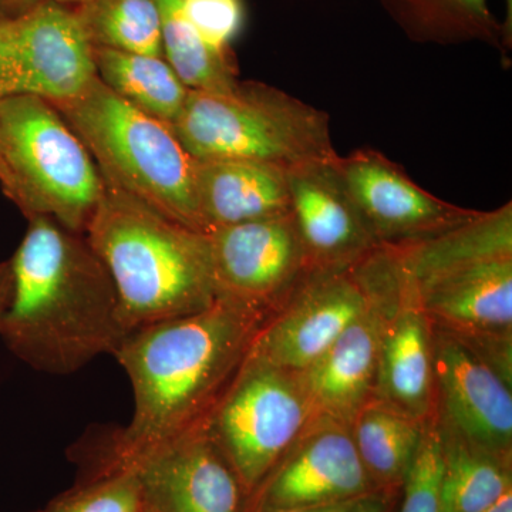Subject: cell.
<instances>
[{
    "mask_svg": "<svg viewBox=\"0 0 512 512\" xmlns=\"http://www.w3.org/2000/svg\"><path fill=\"white\" fill-rule=\"evenodd\" d=\"M433 370L441 426L512 460L511 383L464 340L434 326Z\"/></svg>",
    "mask_w": 512,
    "mask_h": 512,
    "instance_id": "obj_14",
    "label": "cell"
},
{
    "mask_svg": "<svg viewBox=\"0 0 512 512\" xmlns=\"http://www.w3.org/2000/svg\"><path fill=\"white\" fill-rule=\"evenodd\" d=\"M12 298V266L10 261L0 262V323L8 312Z\"/></svg>",
    "mask_w": 512,
    "mask_h": 512,
    "instance_id": "obj_30",
    "label": "cell"
},
{
    "mask_svg": "<svg viewBox=\"0 0 512 512\" xmlns=\"http://www.w3.org/2000/svg\"><path fill=\"white\" fill-rule=\"evenodd\" d=\"M84 237L111 276L128 333L204 311L218 298L207 234L106 181Z\"/></svg>",
    "mask_w": 512,
    "mask_h": 512,
    "instance_id": "obj_3",
    "label": "cell"
},
{
    "mask_svg": "<svg viewBox=\"0 0 512 512\" xmlns=\"http://www.w3.org/2000/svg\"><path fill=\"white\" fill-rule=\"evenodd\" d=\"M443 471V446L434 414L426 421L416 456L404 478L402 505L397 512H441Z\"/></svg>",
    "mask_w": 512,
    "mask_h": 512,
    "instance_id": "obj_27",
    "label": "cell"
},
{
    "mask_svg": "<svg viewBox=\"0 0 512 512\" xmlns=\"http://www.w3.org/2000/svg\"><path fill=\"white\" fill-rule=\"evenodd\" d=\"M218 296L271 315L309 274L291 212L207 232Z\"/></svg>",
    "mask_w": 512,
    "mask_h": 512,
    "instance_id": "obj_12",
    "label": "cell"
},
{
    "mask_svg": "<svg viewBox=\"0 0 512 512\" xmlns=\"http://www.w3.org/2000/svg\"><path fill=\"white\" fill-rule=\"evenodd\" d=\"M363 500V498H362ZM360 501V500H359ZM359 501L353 503L325 505V507L288 508V510L254 511V512H350Z\"/></svg>",
    "mask_w": 512,
    "mask_h": 512,
    "instance_id": "obj_31",
    "label": "cell"
},
{
    "mask_svg": "<svg viewBox=\"0 0 512 512\" xmlns=\"http://www.w3.org/2000/svg\"><path fill=\"white\" fill-rule=\"evenodd\" d=\"M387 261L382 247L348 268L309 272L265 320L249 355L288 372L308 369L372 306Z\"/></svg>",
    "mask_w": 512,
    "mask_h": 512,
    "instance_id": "obj_8",
    "label": "cell"
},
{
    "mask_svg": "<svg viewBox=\"0 0 512 512\" xmlns=\"http://www.w3.org/2000/svg\"><path fill=\"white\" fill-rule=\"evenodd\" d=\"M426 421L373 400L349 429L367 476L377 493L397 495L412 466Z\"/></svg>",
    "mask_w": 512,
    "mask_h": 512,
    "instance_id": "obj_20",
    "label": "cell"
},
{
    "mask_svg": "<svg viewBox=\"0 0 512 512\" xmlns=\"http://www.w3.org/2000/svg\"><path fill=\"white\" fill-rule=\"evenodd\" d=\"M194 195L205 234L291 212L288 170L262 161L194 158Z\"/></svg>",
    "mask_w": 512,
    "mask_h": 512,
    "instance_id": "obj_19",
    "label": "cell"
},
{
    "mask_svg": "<svg viewBox=\"0 0 512 512\" xmlns=\"http://www.w3.org/2000/svg\"><path fill=\"white\" fill-rule=\"evenodd\" d=\"M413 42H481L505 52V32L487 0H379Z\"/></svg>",
    "mask_w": 512,
    "mask_h": 512,
    "instance_id": "obj_21",
    "label": "cell"
},
{
    "mask_svg": "<svg viewBox=\"0 0 512 512\" xmlns=\"http://www.w3.org/2000/svg\"><path fill=\"white\" fill-rule=\"evenodd\" d=\"M483 512H512V490L501 495L497 501H494L490 507L485 508Z\"/></svg>",
    "mask_w": 512,
    "mask_h": 512,
    "instance_id": "obj_33",
    "label": "cell"
},
{
    "mask_svg": "<svg viewBox=\"0 0 512 512\" xmlns=\"http://www.w3.org/2000/svg\"><path fill=\"white\" fill-rule=\"evenodd\" d=\"M197 160H252L286 170L333 163L329 116L284 90L241 82L222 93L190 90L170 126Z\"/></svg>",
    "mask_w": 512,
    "mask_h": 512,
    "instance_id": "obj_5",
    "label": "cell"
},
{
    "mask_svg": "<svg viewBox=\"0 0 512 512\" xmlns=\"http://www.w3.org/2000/svg\"><path fill=\"white\" fill-rule=\"evenodd\" d=\"M268 316L218 296L204 311L128 333L113 356L133 386V419L89 477L128 470L207 419Z\"/></svg>",
    "mask_w": 512,
    "mask_h": 512,
    "instance_id": "obj_1",
    "label": "cell"
},
{
    "mask_svg": "<svg viewBox=\"0 0 512 512\" xmlns=\"http://www.w3.org/2000/svg\"><path fill=\"white\" fill-rule=\"evenodd\" d=\"M93 47L163 56L154 0H86L74 9Z\"/></svg>",
    "mask_w": 512,
    "mask_h": 512,
    "instance_id": "obj_25",
    "label": "cell"
},
{
    "mask_svg": "<svg viewBox=\"0 0 512 512\" xmlns=\"http://www.w3.org/2000/svg\"><path fill=\"white\" fill-rule=\"evenodd\" d=\"M143 512H247L249 495L207 419L133 467Z\"/></svg>",
    "mask_w": 512,
    "mask_h": 512,
    "instance_id": "obj_15",
    "label": "cell"
},
{
    "mask_svg": "<svg viewBox=\"0 0 512 512\" xmlns=\"http://www.w3.org/2000/svg\"><path fill=\"white\" fill-rule=\"evenodd\" d=\"M97 76L93 46L74 9L56 2L0 18V101H69Z\"/></svg>",
    "mask_w": 512,
    "mask_h": 512,
    "instance_id": "obj_9",
    "label": "cell"
},
{
    "mask_svg": "<svg viewBox=\"0 0 512 512\" xmlns=\"http://www.w3.org/2000/svg\"><path fill=\"white\" fill-rule=\"evenodd\" d=\"M376 493L349 426L319 417L249 497L247 512L353 503Z\"/></svg>",
    "mask_w": 512,
    "mask_h": 512,
    "instance_id": "obj_13",
    "label": "cell"
},
{
    "mask_svg": "<svg viewBox=\"0 0 512 512\" xmlns=\"http://www.w3.org/2000/svg\"><path fill=\"white\" fill-rule=\"evenodd\" d=\"M403 278L434 328L470 345L512 340V248L446 256Z\"/></svg>",
    "mask_w": 512,
    "mask_h": 512,
    "instance_id": "obj_10",
    "label": "cell"
},
{
    "mask_svg": "<svg viewBox=\"0 0 512 512\" xmlns=\"http://www.w3.org/2000/svg\"><path fill=\"white\" fill-rule=\"evenodd\" d=\"M0 185L28 220L52 218L83 235L104 192L82 140L52 103L33 96L0 101Z\"/></svg>",
    "mask_w": 512,
    "mask_h": 512,
    "instance_id": "obj_6",
    "label": "cell"
},
{
    "mask_svg": "<svg viewBox=\"0 0 512 512\" xmlns=\"http://www.w3.org/2000/svg\"><path fill=\"white\" fill-rule=\"evenodd\" d=\"M183 10L208 46L231 53L229 45L244 25L242 0H183Z\"/></svg>",
    "mask_w": 512,
    "mask_h": 512,
    "instance_id": "obj_28",
    "label": "cell"
},
{
    "mask_svg": "<svg viewBox=\"0 0 512 512\" xmlns=\"http://www.w3.org/2000/svg\"><path fill=\"white\" fill-rule=\"evenodd\" d=\"M35 512H143L133 470L89 477Z\"/></svg>",
    "mask_w": 512,
    "mask_h": 512,
    "instance_id": "obj_26",
    "label": "cell"
},
{
    "mask_svg": "<svg viewBox=\"0 0 512 512\" xmlns=\"http://www.w3.org/2000/svg\"><path fill=\"white\" fill-rule=\"evenodd\" d=\"M97 77L128 104L171 124L180 116L188 89L164 56L93 47Z\"/></svg>",
    "mask_w": 512,
    "mask_h": 512,
    "instance_id": "obj_22",
    "label": "cell"
},
{
    "mask_svg": "<svg viewBox=\"0 0 512 512\" xmlns=\"http://www.w3.org/2000/svg\"><path fill=\"white\" fill-rule=\"evenodd\" d=\"M53 106L92 154L107 184L204 232L195 204L194 158L173 128L128 104L97 76L79 96Z\"/></svg>",
    "mask_w": 512,
    "mask_h": 512,
    "instance_id": "obj_4",
    "label": "cell"
},
{
    "mask_svg": "<svg viewBox=\"0 0 512 512\" xmlns=\"http://www.w3.org/2000/svg\"><path fill=\"white\" fill-rule=\"evenodd\" d=\"M376 400L420 421L436 414L433 326L393 258L382 295Z\"/></svg>",
    "mask_w": 512,
    "mask_h": 512,
    "instance_id": "obj_16",
    "label": "cell"
},
{
    "mask_svg": "<svg viewBox=\"0 0 512 512\" xmlns=\"http://www.w3.org/2000/svg\"><path fill=\"white\" fill-rule=\"evenodd\" d=\"M437 419V417H436ZM441 512H483L512 490V460L468 443L441 426Z\"/></svg>",
    "mask_w": 512,
    "mask_h": 512,
    "instance_id": "obj_23",
    "label": "cell"
},
{
    "mask_svg": "<svg viewBox=\"0 0 512 512\" xmlns=\"http://www.w3.org/2000/svg\"><path fill=\"white\" fill-rule=\"evenodd\" d=\"M338 158L288 171L291 215L309 272L348 268L382 248L336 170Z\"/></svg>",
    "mask_w": 512,
    "mask_h": 512,
    "instance_id": "obj_17",
    "label": "cell"
},
{
    "mask_svg": "<svg viewBox=\"0 0 512 512\" xmlns=\"http://www.w3.org/2000/svg\"><path fill=\"white\" fill-rule=\"evenodd\" d=\"M387 256L389 261L372 306L308 369L298 373L318 419L323 417L350 426L360 410L376 399L382 295L392 272L389 252Z\"/></svg>",
    "mask_w": 512,
    "mask_h": 512,
    "instance_id": "obj_18",
    "label": "cell"
},
{
    "mask_svg": "<svg viewBox=\"0 0 512 512\" xmlns=\"http://www.w3.org/2000/svg\"><path fill=\"white\" fill-rule=\"evenodd\" d=\"M336 170L380 247L433 237L476 217L421 188L402 165L373 148L339 156Z\"/></svg>",
    "mask_w": 512,
    "mask_h": 512,
    "instance_id": "obj_11",
    "label": "cell"
},
{
    "mask_svg": "<svg viewBox=\"0 0 512 512\" xmlns=\"http://www.w3.org/2000/svg\"><path fill=\"white\" fill-rule=\"evenodd\" d=\"M10 266L12 298L0 336L26 365L72 375L113 355L128 335L111 276L83 234L30 218Z\"/></svg>",
    "mask_w": 512,
    "mask_h": 512,
    "instance_id": "obj_2",
    "label": "cell"
},
{
    "mask_svg": "<svg viewBox=\"0 0 512 512\" xmlns=\"http://www.w3.org/2000/svg\"><path fill=\"white\" fill-rule=\"evenodd\" d=\"M397 495L376 493L363 498L350 512H393Z\"/></svg>",
    "mask_w": 512,
    "mask_h": 512,
    "instance_id": "obj_29",
    "label": "cell"
},
{
    "mask_svg": "<svg viewBox=\"0 0 512 512\" xmlns=\"http://www.w3.org/2000/svg\"><path fill=\"white\" fill-rule=\"evenodd\" d=\"M40 2H56L60 3V5H66V3H76V5H80V3L86 2V0H0V8L5 6V8L15 9L18 12H22V10L30 8V6L37 5Z\"/></svg>",
    "mask_w": 512,
    "mask_h": 512,
    "instance_id": "obj_32",
    "label": "cell"
},
{
    "mask_svg": "<svg viewBox=\"0 0 512 512\" xmlns=\"http://www.w3.org/2000/svg\"><path fill=\"white\" fill-rule=\"evenodd\" d=\"M161 20L165 60L181 82L197 92L222 93L237 86L238 70L231 53L208 46L191 25L183 0H154Z\"/></svg>",
    "mask_w": 512,
    "mask_h": 512,
    "instance_id": "obj_24",
    "label": "cell"
},
{
    "mask_svg": "<svg viewBox=\"0 0 512 512\" xmlns=\"http://www.w3.org/2000/svg\"><path fill=\"white\" fill-rule=\"evenodd\" d=\"M316 419L298 373L248 352L207 424L251 497Z\"/></svg>",
    "mask_w": 512,
    "mask_h": 512,
    "instance_id": "obj_7",
    "label": "cell"
}]
</instances>
